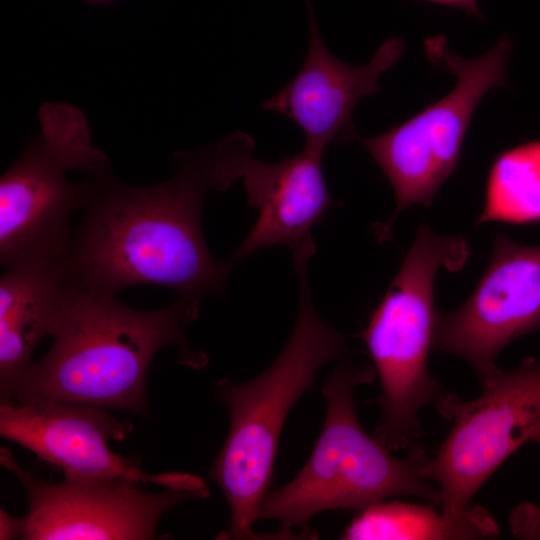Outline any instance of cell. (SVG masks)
<instances>
[{"label": "cell", "mask_w": 540, "mask_h": 540, "mask_svg": "<svg viewBox=\"0 0 540 540\" xmlns=\"http://www.w3.org/2000/svg\"><path fill=\"white\" fill-rule=\"evenodd\" d=\"M533 442H535L536 444L540 446V432L535 436V438L533 439Z\"/></svg>", "instance_id": "ffe728a7"}, {"label": "cell", "mask_w": 540, "mask_h": 540, "mask_svg": "<svg viewBox=\"0 0 540 540\" xmlns=\"http://www.w3.org/2000/svg\"><path fill=\"white\" fill-rule=\"evenodd\" d=\"M134 425L102 409L86 405L33 403L0 405V434L51 465L65 476L124 477L163 488L209 495L199 477L179 472L148 474L139 462L113 452L108 442L123 441Z\"/></svg>", "instance_id": "8fae6325"}, {"label": "cell", "mask_w": 540, "mask_h": 540, "mask_svg": "<svg viewBox=\"0 0 540 540\" xmlns=\"http://www.w3.org/2000/svg\"><path fill=\"white\" fill-rule=\"evenodd\" d=\"M67 282L65 263L5 268L0 278V402L11 405L37 344L52 335Z\"/></svg>", "instance_id": "5bb4252c"}, {"label": "cell", "mask_w": 540, "mask_h": 540, "mask_svg": "<svg viewBox=\"0 0 540 540\" xmlns=\"http://www.w3.org/2000/svg\"><path fill=\"white\" fill-rule=\"evenodd\" d=\"M482 393L462 400L450 393L438 412L450 431L424 474L437 484L440 508L462 512L488 478L523 444L540 432V360L519 367H496L480 380Z\"/></svg>", "instance_id": "ba28073f"}, {"label": "cell", "mask_w": 540, "mask_h": 540, "mask_svg": "<svg viewBox=\"0 0 540 540\" xmlns=\"http://www.w3.org/2000/svg\"><path fill=\"white\" fill-rule=\"evenodd\" d=\"M20 518L10 515L1 509L0 511V539H19Z\"/></svg>", "instance_id": "e0dca14e"}, {"label": "cell", "mask_w": 540, "mask_h": 540, "mask_svg": "<svg viewBox=\"0 0 540 540\" xmlns=\"http://www.w3.org/2000/svg\"><path fill=\"white\" fill-rule=\"evenodd\" d=\"M433 68L453 75L454 88L420 113L373 137H358L390 181L395 210L384 224L374 226L379 242L390 239L398 215L407 207H429L454 172L472 115L493 88L506 84V64L513 41L503 36L488 52L464 58L453 52L444 36L423 44Z\"/></svg>", "instance_id": "52a82bcc"}, {"label": "cell", "mask_w": 540, "mask_h": 540, "mask_svg": "<svg viewBox=\"0 0 540 540\" xmlns=\"http://www.w3.org/2000/svg\"><path fill=\"white\" fill-rule=\"evenodd\" d=\"M540 331V246H524L497 234L488 266L456 310L438 313L433 351L467 361L485 378L513 340Z\"/></svg>", "instance_id": "30bf717a"}, {"label": "cell", "mask_w": 540, "mask_h": 540, "mask_svg": "<svg viewBox=\"0 0 540 540\" xmlns=\"http://www.w3.org/2000/svg\"><path fill=\"white\" fill-rule=\"evenodd\" d=\"M0 464L15 474L28 499L20 517L22 540H151L161 517L189 499L205 498L185 489L145 492L124 477L65 476L42 480L21 467L5 447Z\"/></svg>", "instance_id": "9c48e42d"}, {"label": "cell", "mask_w": 540, "mask_h": 540, "mask_svg": "<svg viewBox=\"0 0 540 540\" xmlns=\"http://www.w3.org/2000/svg\"><path fill=\"white\" fill-rule=\"evenodd\" d=\"M489 222H540V140L508 149L495 158L477 224Z\"/></svg>", "instance_id": "2e32d148"}, {"label": "cell", "mask_w": 540, "mask_h": 540, "mask_svg": "<svg viewBox=\"0 0 540 540\" xmlns=\"http://www.w3.org/2000/svg\"><path fill=\"white\" fill-rule=\"evenodd\" d=\"M305 2L310 31L305 61L292 80L261 107L290 118L304 132L305 148L323 155L331 143L358 140L352 113L363 97L378 93L381 76L401 58L405 42L401 37L390 38L365 65H348L328 50L311 1Z\"/></svg>", "instance_id": "7c38bea8"}, {"label": "cell", "mask_w": 540, "mask_h": 540, "mask_svg": "<svg viewBox=\"0 0 540 540\" xmlns=\"http://www.w3.org/2000/svg\"><path fill=\"white\" fill-rule=\"evenodd\" d=\"M322 157L304 148L279 162L249 160L241 178L248 201L259 215L228 257L234 264L265 247L282 244L292 251L313 241L311 228L334 204L322 171Z\"/></svg>", "instance_id": "4fadbf2b"}, {"label": "cell", "mask_w": 540, "mask_h": 540, "mask_svg": "<svg viewBox=\"0 0 540 540\" xmlns=\"http://www.w3.org/2000/svg\"><path fill=\"white\" fill-rule=\"evenodd\" d=\"M375 377L373 365L342 362L322 386L326 416L308 461L288 484L269 491L258 511L257 520L281 524L276 538H295L294 528L311 536L308 523L322 511H359L391 497L412 496L440 507L441 493L424 474V450L413 445L396 457L362 428L354 390Z\"/></svg>", "instance_id": "277c9868"}, {"label": "cell", "mask_w": 540, "mask_h": 540, "mask_svg": "<svg viewBox=\"0 0 540 540\" xmlns=\"http://www.w3.org/2000/svg\"><path fill=\"white\" fill-rule=\"evenodd\" d=\"M421 1L459 8L475 16L478 19L482 18V13L478 7L477 0H421Z\"/></svg>", "instance_id": "ac0fdd59"}, {"label": "cell", "mask_w": 540, "mask_h": 540, "mask_svg": "<svg viewBox=\"0 0 540 540\" xmlns=\"http://www.w3.org/2000/svg\"><path fill=\"white\" fill-rule=\"evenodd\" d=\"M87 1L92 2V3L102 4V3H109V2H112L114 0H87Z\"/></svg>", "instance_id": "d6986e66"}, {"label": "cell", "mask_w": 540, "mask_h": 540, "mask_svg": "<svg viewBox=\"0 0 540 540\" xmlns=\"http://www.w3.org/2000/svg\"><path fill=\"white\" fill-rule=\"evenodd\" d=\"M41 134L0 179V262L4 268L65 263L85 186L69 169L87 170L99 159L85 114L65 102L39 110Z\"/></svg>", "instance_id": "8992f818"}, {"label": "cell", "mask_w": 540, "mask_h": 540, "mask_svg": "<svg viewBox=\"0 0 540 540\" xmlns=\"http://www.w3.org/2000/svg\"><path fill=\"white\" fill-rule=\"evenodd\" d=\"M431 503L382 500L362 510L343 531L346 540L486 539L500 530L493 515L471 503L450 514Z\"/></svg>", "instance_id": "9a60e30c"}, {"label": "cell", "mask_w": 540, "mask_h": 540, "mask_svg": "<svg viewBox=\"0 0 540 540\" xmlns=\"http://www.w3.org/2000/svg\"><path fill=\"white\" fill-rule=\"evenodd\" d=\"M469 253L464 237L441 235L421 224L363 331L381 389L373 436L393 453L409 449L421 435V409L433 404L438 411L449 395L428 368L438 315L434 285L441 267L459 270Z\"/></svg>", "instance_id": "5b68a950"}, {"label": "cell", "mask_w": 540, "mask_h": 540, "mask_svg": "<svg viewBox=\"0 0 540 540\" xmlns=\"http://www.w3.org/2000/svg\"><path fill=\"white\" fill-rule=\"evenodd\" d=\"M201 301L178 296L165 308L137 310L83 288L67 273L53 344L25 369L11 405L74 404L147 415L148 369L162 347L174 346L179 363L192 369L208 362L185 335Z\"/></svg>", "instance_id": "7a4b0ae2"}, {"label": "cell", "mask_w": 540, "mask_h": 540, "mask_svg": "<svg viewBox=\"0 0 540 540\" xmlns=\"http://www.w3.org/2000/svg\"><path fill=\"white\" fill-rule=\"evenodd\" d=\"M253 148V137L238 131L213 145L176 152L173 177L149 186L122 183L109 163L86 170L67 273L109 297L139 284L200 300L222 293L234 263L212 256L201 212L209 191H224L242 177Z\"/></svg>", "instance_id": "6da1fadb"}, {"label": "cell", "mask_w": 540, "mask_h": 540, "mask_svg": "<svg viewBox=\"0 0 540 540\" xmlns=\"http://www.w3.org/2000/svg\"><path fill=\"white\" fill-rule=\"evenodd\" d=\"M314 255H292L299 280L298 314L292 333L273 363L254 379L229 378L213 386L214 398L229 414L225 442L209 478L222 489L229 505L226 539H261L253 530L260 505L270 491L282 428L289 411L315 384L318 370L347 350L345 337L316 311L308 279Z\"/></svg>", "instance_id": "3957f363"}]
</instances>
